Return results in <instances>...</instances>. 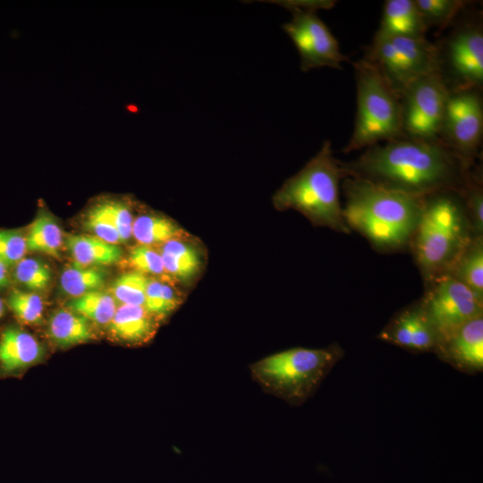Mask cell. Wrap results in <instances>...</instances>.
<instances>
[{"instance_id": "obj_3", "label": "cell", "mask_w": 483, "mask_h": 483, "mask_svg": "<svg viewBox=\"0 0 483 483\" xmlns=\"http://www.w3.org/2000/svg\"><path fill=\"white\" fill-rule=\"evenodd\" d=\"M421 202L409 248L427 283L450 271L473 235L458 191H437Z\"/></svg>"}, {"instance_id": "obj_1", "label": "cell", "mask_w": 483, "mask_h": 483, "mask_svg": "<svg viewBox=\"0 0 483 483\" xmlns=\"http://www.w3.org/2000/svg\"><path fill=\"white\" fill-rule=\"evenodd\" d=\"M341 165L346 176L418 199L459 191L471 169L440 140L408 138L374 145L357 159Z\"/></svg>"}, {"instance_id": "obj_5", "label": "cell", "mask_w": 483, "mask_h": 483, "mask_svg": "<svg viewBox=\"0 0 483 483\" xmlns=\"http://www.w3.org/2000/svg\"><path fill=\"white\" fill-rule=\"evenodd\" d=\"M343 357L338 344L326 348H292L250 366L253 380L267 394L300 406L314 395L334 366Z\"/></svg>"}, {"instance_id": "obj_7", "label": "cell", "mask_w": 483, "mask_h": 483, "mask_svg": "<svg viewBox=\"0 0 483 483\" xmlns=\"http://www.w3.org/2000/svg\"><path fill=\"white\" fill-rule=\"evenodd\" d=\"M398 93L412 81L439 72L436 45L426 37H391L372 40L364 56Z\"/></svg>"}, {"instance_id": "obj_33", "label": "cell", "mask_w": 483, "mask_h": 483, "mask_svg": "<svg viewBox=\"0 0 483 483\" xmlns=\"http://www.w3.org/2000/svg\"><path fill=\"white\" fill-rule=\"evenodd\" d=\"M130 265L141 274L161 275L165 273L161 254L149 246L139 244L129 253Z\"/></svg>"}, {"instance_id": "obj_11", "label": "cell", "mask_w": 483, "mask_h": 483, "mask_svg": "<svg viewBox=\"0 0 483 483\" xmlns=\"http://www.w3.org/2000/svg\"><path fill=\"white\" fill-rule=\"evenodd\" d=\"M439 72L449 89H481L483 85V30L476 21L455 28L438 47Z\"/></svg>"}, {"instance_id": "obj_6", "label": "cell", "mask_w": 483, "mask_h": 483, "mask_svg": "<svg viewBox=\"0 0 483 483\" xmlns=\"http://www.w3.org/2000/svg\"><path fill=\"white\" fill-rule=\"evenodd\" d=\"M357 110L345 153L402 138L400 97L365 58L354 63Z\"/></svg>"}, {"instance_id": "obj_30", "label": "cell", "mask_w": 483, "mask_h": 483, "mask_svg": "<svg viewBox=\"0 0 483 483\" xmlns=\"http://www.w3.org/2000/svg\"><path fill=\"white\" fill-rule=\"evenodd\" d=\"M51 275L49 267L36 258H22L14 270L15 278L31 291L45 289L50 283Z\"/></svg>"}, {"instance_id": "obj_18", "label": "cell", "mask_w": 483, "mask_h": 483, "mask_svg": "<svg viewBox=\"0 0 483 483\" xmlns=\"http://www.w3.org/2000/svg\"><path fill=\"white\" fill-rule=\"evenodd\" d=\"M66 246L75 262L82 267L106 266L117 263L123 251L117 244L108 243L92 235H71Z\"/></svg>"}, {"instance_id": "obj_29", "label": "cell", "mask_w": 483, "mask_h": 483, "mask_svg": "<svg viewBox=\"0 0 483 483\" xmlns=\"http://www.w3.org/2000/svg\"><path fill=\"white\" fill-rule=\"evenodd\" d=\"M7 303L16 317L24 323H39L43 317L44 304L40 296L34 292L13 291Z\"/></svg>"}, {"instance_id": "obj_22", "label": "cell", "mask_w": 483, "mask_h": 483, "mask_svg": "<svg viewBox=\"0 0 483 483\" xmlns=\"http://www.w3.org/2000/svg\"><path fill=\"white\" fill-rule=\"evenodd\" d=\"M183 234L173 220L162 216L141 215L132 224V235L141 245L164 244Z\"/></svg>"}, {"instance_id": "obj_24", "label": "cell", "mask_w": 483, "mask_h": 483, "mask_svg": "<svg viewBox=\"0 0 483 483\" xmlns=\"http://www.w3.org/2000/svg\"><path fill=\"white\" fill-rule=\"evenodd\" d=\"M68 306L72 311L101 326L110 323L117 309L113 296L99 290L74 298Z\"/></svg>"}, {"instance_id": "obj_34", "label": "cell", "mask_w": 483, "mask_h": 483, "mask_svg": "<svg viewBox=\"0 0 483 483\" xmlns=\"http://www.w3.org/2000/svg\"><path fill=\"white\" fill-rule=\"evenodd\" d=\"M27 250L26 237L17 231L0 230V260L6 266L19 263Z\"/></svg>"}, {"instance_id": "obj_4", "label": "cell", "mask_w": 483, "mask_h": 483, "mask_svg": "<svg viewBox=\"0 0 483 483\" xmlns=\"http://www.w3.org/2000/svg\"><path fill=\"white\" fill-rule=\"evenodd\" d=\"M346 177L333 155L331 142L320 150L294 175L288 178L273 195L274 207L280 211L294 209L313 225L351 233L343 216L340 182Z\"/></svg>"}, {"instance_id": "obj_28", "label": "cell", "mask_w": 483, "mask_h": 483, "mask_svg": "<svg viewBox=\"0 0 483 483\" xmlns=\"http://www.w3.org/2000/svg\"><path fill=\"white\" fill-rule=\"evenodd\" d=\"M148 278L140 272L124 273L113 282L111 295L120 305L144 306Z\"/></svg>"}, {"instance_id": "obj_9", "label": "cell", "mask_w": 483, "mask_h": 483, "mask_svg": "<svg viewBox=\"0 0 483 483\" xmlns=\"http://www.w3.org/2000/svg\"><path fill=\"white\" fill-rule=\"evenodd\" d=\"M448 92L440 72L404 87L399 93L402 138L439 140Z\"/></svg>"}, {"instance_id": "obj_13", "label": "cell", "mask_w": 483, "mask_h": 483, "mask_svg": "<svg viewBox=\"0 0 483 483\" xmlns=\"http://www.w3.org/2000/svg\"><path fill=\"white\" fill-rule=\"evenodd\" d=\"M377 338L413 353L435 352L438 335L419 301L397 312Z\"/></svg>"}, {"instance_id": "obj_37", "label": "cell", "mask_w": 483, "mask_h": 483, "mask_svg": "<svg viewBox=\"0 0 483 483\" xmlns=\"http://www.w3.org/2000/svg\"><path fill=\"white\" fill-rule=\"evenodd\" d=\"M6 265L0 260V283L3 286L6 285L8 283Z\"/></svg>"}, {"instance_id": "obj_36", "label": "cell", "mask_w": 483, "mask_h": 483, "mask_svg": "<svg viewBox=\"0 0 483 483\" xmlns=\"http://www.w3.org/2000/svg\"><path fill=\"white\" fill-rule=\"evenodd\" d=\"M278 3L285 8L294 7L314 11L318 9H331L336 4V2L333 0H292L281 1Z\"/></svg>"}, {"instance_id": "obj_2", "label": "cell", "mask_w": 483, "mask_h": 483, "mask_svg": "<svg viewBox=\"0 0 483 483\" xmlns=\"http://www.w3.org/2000/svg\"><path fill=\"white\" fill-rule=\"evenodd\" d=\"M343 179V216L349 229L360 233L379 252L409 248L421 213V199L363 179Z\"/></svg>"}, {"instance_id": "obj_19", "label": "cell", "mask_w": 483, "mask_h": 483, "mask_svg": "<svg viewBox=\"0 0 483 483\" xmlns=\"http://www.w3.org/2000/svg\"><path fill=\"white\" fill-rule=\"evenodd\" d=\"M464 284L483 303V237H473L446 274Z\"/></svg>"}, {"instance_id": "obj_35", "label": "cell", "mask_w": 483, "mask_h": 483, "mask_svg": "<svg viewBox=\"0 0 483 483\" xmlns=\"http://www.w3.org/2000/svg\"><path fill=\"white\" fill-rule=\"evenodd\" d=\"M143 307L159 320L169 315L164 300L162 282L148 278Z\"/></svg>"}, {"instance_id": "obj_14", "label": "cell", "mask_w": 483, "mask_h": 483, "mask_svg": "<svg viewBox=\"0 0 483 483\" xmlns=\"http://www.w3.org/2000/svg\"><path fill=\"white\" fill-rule=\"evenodd\" d=\"M435 353L456 369L476 374L483 370V315L464 324L439 343Z\"/></svg>"}, {"instance_id": "obj_12", "label": "cell", "mask_w": 483, "mask_h": 483, "mask_svg": "<svg viewBox=\"0 0 483 483\" xmlns=\"http://www.w3.org/2000/svg\"><path fill=\"white\" fill-rule=\"evenodd\" d=\"M292 13L290 21L283 25L301 57V70L329 67L342 69L346 56L341 52L337 39L316 14L317 11L287 8Z\"/></svg>"}, {"instance_id": "obj_25", "label": "cell", "mask_w": 483, "mask_h": 483, "mask_svg": "<svg viewBox=\"0 0 483 483\" xmlns=\"http://www.w3.org/2000/svg\"><path fill=\"white\" fill-rule=\"evenodd\" d=\"M106 281L105 271L96 267H82L75 263L66 267L60 277L63 291L74 298L99 290Z\"/></svg>"}, {"instance_id": "obj_17", "label": "cell", "mask_w": 483, "mask_h": 483, "mask_svg": "<svg viewBox=\"0 0 483 483\" xmlns=\"http://www.w3.org/2000/svg\"><path fill=\"white\" fill-rule=\"evenodd\" d=\"M44 350L30 333L18 328L6 329L0 337V364L4 371L13 372L38 362Z\"/></svg>"}, {"instance_id": "obj_15", "label": "cell", "mask_w": 483, "mask_h": 483, "mask_svg": "<svg viewBox=\"0 0 483 483\" xmlns=\"http://www.w3.org/2000/svg\"><path fill=\"white\" fill-rule=\"evenodd\" d=\"M428 30L414 0H387L372 40L391 37L421 38Z\"/></svg>"}, {"instance_id": "obj_38", "label": "cell", "mask_w": 483, "mask_h": 483, "mask_svg": "<svg viewBox=\"0 0 483 483\" xmlns=\"http://www.w3.org/2000/svg\"><path fill=\"white\" fill-rule=\"evenodd\" d=\"M4 302H3L2 299L0 298V318L2 317V315L4 313Z\"/></svg>"}, {"instance_id": "obj_32", "label": "cell", "mask_w": 483, "mask_h": 483, "mask_svg": "<svg viewBox=\"0 0 483 483\" xmlns=\"http://www.w3.org/2000/svg\"><path fill=\"white\" fill-rule=\"evenodd\" d=\"M104 210L114 224L122 242L132 235V216L128 204L118 199H105L99 201Z\"/></svg>"}, {"instance_id": "obj_16", "label": "cell", "mask_w": 483, "mask_h": 483, "mask_svg": "<svg viewBox=\"0 0 483 483\" xmlns=\"http://www.w3.org/2000/svg\"><path fill=\"white\" fill-rule=\"evenodd\" d=\"M158 321L143 306L120 305L107 327L114 340L137 345L148 343L155 335Z\"/></svg>"}, {"instance_id": "obj_20", "label": "cell", "mask_w": 483, "mask_h": 483, "mask_svg": "<svg viewBox=\"0 0 483 483\" xmlns=\"http://www.w3.org/2000/svg\"><path fill=\"white\" fill-rule=\"evenodd\" d=\"M160 254L165 272L181 281L191 280L200 269L201 258L198 250L180 239L164 243Z\"/></svg>"}, {"instance_id": "obj_26", "label": "cell", "mask_w": 483, "mask_h": 483, "mask_svg": "<svg viewBox=\"0 0 483 483\" xmlns=\"http://www.w3.org/2000/svg\"><path fill=\"white\" fill-rule=\"evenodd\" d=\"M460 193L473 237H483V189L482 175L479 170L468 173Z\"/></svg>"}, {"instance_id": "obj_21", "label": "cell", "mask_w": 483, "mask_h": 483, "mask_svg": "<svg viewBox=\"0 0 483 483\" xmlns=\"http://www.w3.org/2000/svg\"><path fill=\"white\" fill-rule=\"evenodd\" d=\"M84 317L66 309L56 311L49 320L48 335L61 347H69L91 340L92 329Z\"/></svg>"}, {"instance_id": "obj_27", "label": "cell", "mask_w": 483, "mask_h": 483, "mask_svg": "<svg viewBox=\"0 0 483 483\" xmlns=\"http://www.w3.org/2000/svg\"><path fill=\"white\" fill-rule=\"evenodd\" d=\"M427 26L444 29L467 4L463 0H414Z\"/></svg>"}, {"instance_id": "obj_10", "label": "cell", "mask_w": 483, "mask_h": 483, "mask_svg": "<svg viewBox=\"0 0 483 483\" xmlns=\"http://www.w3.org/2000/svg\"><path fill=\"white\" fill-rule=\"evenodd\" d=\"M419 301L438 335L439 343L467 322L483 315V303L464 284L449 275L427 282L424 295Z\"/></svg>"}, {"instance_id": "obj_31", "label": "cell", "mask_w": 483, "mask_h": 483, "mask_svg": "<svg viewBox=\"0 0 483 483\" xmlns=\"http://www.w3.org/2000/svg\"><path fill=\"white\" fill-rule=\"evenodd\" d=\"M85 225L97 238L108 243H122L120 234L106 212L98 201L89 210Z\"/></svg>"}, {"instance_id": "obj_8", "label": "cell", "mask_w": 483, "mask_h": 483, "mask_svg": "<svg viewBox=\"0 0 483 483\" xmlns=\"http://www.w3.org/2000/svg\"><path fill=\"white\" fill-rule=\"evenodd\" d=\"M483 135V102L479 89H449L439 140L470 169Z\"/></svg>"}, {"instance_id": "obj_23", "label": "cell", "mask_w": 483, "mask_h": 483, "mask_svg": "<svg viewBox=\"0 0 483 483\" xmlns=\"http://www.w3.org/2000/svg\"><path fill=\"white\" fill-rule=\"evenodd\" d=\"M62 242V230L56 221L47 212L38 214L26 237L27 250L57 257Z\"/></svg>"}]
</instances>
